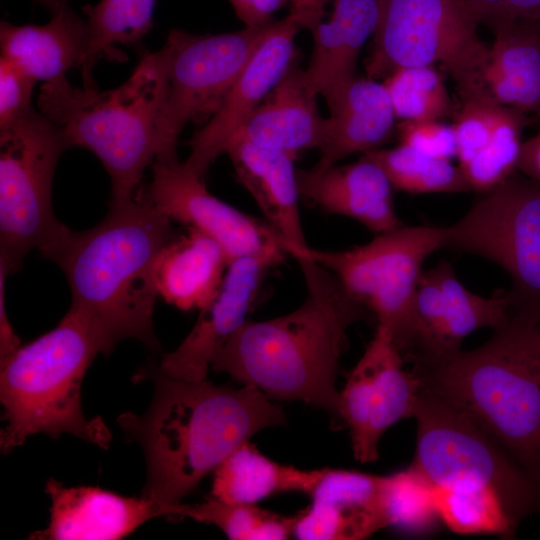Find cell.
<instances>
[{
  "instance_id": "obj_37",
  "label": "cell",
  "mask_w": 540,
  "mask_h": 540,
  "mask_svg": "<svg viewBox=\"0 0 540 540\" xmlns=\"http://www.w3.org/2000/svg\"><path fill=\"white\" fill-rule=\"evenodd\" d=\"M401 145L426 156L449 160L456 158L457 145L452 125L440 120H408L397 126Z\"/></svg>"
},
{
  "instance_id": "obj_9",
  "label": "cell",
  "mask_w": 540,
  "mask_h": 540,
  "mask_svg": "<svg viewBox=\"0 0 540 540\" xmlns=\"http://www.w3.org/2000/svg\"><path fill=\"white\" fill-rule=\"evenodd\" d=\"M378 1L368 78L385 79L399 68L438 63L454 80L459 97L486 89L489 46L460 0Z\"/></svg>"
},
{
  "instance_id": "obj_6",
  "label": "cell",
  "mask_w": 540,
  "mask_h": 540,
  "mask_svg": "<svg viewBox=\"0 0 540 540\" xmlns=\"http://www.w3.org/2000/svg\"><path fill=\"white\" fill-rule=\"evenodd\" d=\"M104 344L88 319L70 307L51 331L20 346L0 364V400L6 425L0 447L8 453L35 434L67 433L107 449L112 434L81 405L84 375Z\"/></svg>"
},
{
  "instance_id": "obj_34",
  "label": "cell",
  "mask_w": 540,
  "mask_h": 540,
  "mask_svg": "<svg viewBox=\"0 0 540 540\" xmlns=\"http://www.w3.org/2000/svg\"><path fill=\"white\" fill-rule=\"evenodd\" d=\"M382 83L396 119L441 121L454 112L443 77L434 66L399 68Z\"/></svg>"
},
{
  "instance_id": "obj_12",
  "label": "cell",
  "mask_w": 540,
  "mask_h": 540,
  "mask_svg": "<svg viewBox=\"0 0 540 540\" xmlns=\"http://www.w3.org/2000/svg\"><path fill=\"white\" fill-rule=\"evenodd\" d=\"M445 227L404 224L347 250L309 247L303 255L332 272L392 338L402 327L425 260L443 249Z\"/></svg>"
},
{
  "instance_id": "obj_24",
  "label": "cell",
  "mask_w": 540,
  "mask_h": 540,
  "mask_svg": "<svg viewBox=\"0 0 540 540\" xmlns=\"http://www.w3.org/2000/svg\"><path fill=\"white\" fill-rule=\"evenodd\" d=\"M326 137L312 167L324 170L355 153L378 149L394 131L395 114L383 83L371 78L350 81L328 104Z\"/></svg>"
},
{
  "instance_id": "obj_45",
  "label": "cell",
  "mask_w": 540,
  "mask_h": 540,
  "mask_svg": "<svg viewBox=\"0 0 540 540\" xmlns=\"http://www.w3.org/2000/svg\"><path fill=\"white\" fill-rule=\"evenodd\" d=\"M539 480H540V476H539Z\"/></svg>"
},
{
  "instance_id": "obj_44",
  "label": "cell",
  "mask_w": 540,
  "mask_h": 540,
  "mask_svg": "<svg viewBox=\"0 0 540 540\" xmlns=\"http://www.w3.org/2000/svg\"><path fill=\"white\" fill-rule=\"evenodd\" d=\"M539 373H540V358H539Z\"/></svg>"
},
{
  "instance_id": "obj_18",
  "label": "cell",
  "mask_w": 540,
  "mask_h": 540,
  "mask_svg": "<svg viewBox=\"0 0 540 540\" xmlns=\"http://www.w3.org/2000/svg\"><path fill=\"white\" fill-rule=\"evenodd\" d=\"M51 499L45 530L31 535L44 540H117L160 516L174 517L175 509L153 499L125 497L98 487H66L55 479L46 483Z\"/></svg>"
},
{
  "instance_id": "obj_31",
  "label": "cell",
  "mask_w": 540,
  "mask_h": 540,
  "mask_svg": "<svg viewBox=\"0 0 540 540\" xmlns=\"http://www.w3.org/2000/svg\"><path fill=\"white\" fill-rule=\"evenodd\" d=\"M385 172L395 190L412 193H462L472 191L459 166L399 144L364 154Z\"/></svg>"
},
{
  "instance_id": "obj_29",
  "label": "cell",
  "mask_w": 540,
  "mask_h": 540,
  "mask_svg": "<svg viewBox=\"0 0 540 540\" xmlns=\"http://www.w3.org/2000/svg\"><path fill=\"white\" fill-rule=\"evenodd\" d=\"M365 351L373 373L370 440L378 450L379 440L391 426L413 417L420 381L412 371L405 370V362L385 326L377 324Z\"/></svg>"
},
{
  "instance_id": "obj_19",
  "label": "cell",
  "mask_w": 540,
  "mask_h": 540,
  "mask_svg": "<svg viewBox=\"0 0 540 540\" xmlns=\"http://www.w3.org/2000/svg\"><path fill=\"white\" fill-rule=\"evenodd\" d=\"M383 476L324 468L312 503L295 515L292 535L301 540H361L386 528Z\"/></svg>"
},
{
  "instance_id": "obj_32",
  "label": "cell",
  "mask_w": 540,
  "mask_h": 540,
  "mask_svg": "<svg viewBox=\"0 0 540 540\" xmlns=\"http://www.w3.org/2000/svg\"><path fill=\"white\" fill-rule=\"evenodd\" d=\"M435 502L440 521L454 533L514 535L516 527L499 497L488 488H435Z\"/></svg>"
},
{
  "instance_id": "obj_36",
  "label": "cell",
  "mask_w": 540,
  "mask_h": 540,
  "mask_svg": "<svg viewBox=\"0 0 540 540\" xmlns=\"http://www.w3.org/2000/svg\"><path fill=\"white\" fill-rule=\"evenodd\" d=\"M372 385V363L364 351L339 397L340 418L349 428L354 456L361 463L373 462L379 457L370 440Z\"/></svg>"
},
{
  "instance_id": "obj_42",
  "label": "cell",
  "mask_w": 540,
  "mask_h": 540,
  "mask_svg": "<svg viewBox=\"0 0 540 540\" xmlns=\"http://www.w3.org/2000/svg\"><path fill=\"white\" fill-rule=\"evenodd\" d=\"M331 0H290L291 13L299 15L306 29L311 30L322 21L325 6Z\"/></svg>"
},
{
  "instance_id": "obj_15",
  "label": "cell",
  "mask_w": 540,
  "mask_h": 540,
  "mask_svg": "<svg viewBox=\"0 0 540 540\" xmlns=\"http://www.w3.org/2000/svg\"><path fill=\"white\" fill-rule=\"evenodd\" d=\"M302 18L289 13L274 21L207 123L189 141L185 162L202 178L226 149L254 110L297 60L295 37L304 29Z\"/></svg>"
},
{
  "instance_id": "obj_38",
  "label": "cell",
  "mask_w": 540,
  "mask_h": 540,
  "mask_svg": "<svg viewBox=\"0 0 540 540\" xmlns=\"http://www.w3.org/2000/svg\"><path fill=\"white\" fill-rule=\"evenodd\" d=\"M476 23L496 30L525 23L540 30V0H460Z\"/></svg>"
},
{
  "instance_id": "obj_4",
  "label": "cell",
  "mask_w": 540,
  "mask_h": 540,
  "mask_svg": "<svg viewBox=\"0 0 540 540\" xmlns=\"http://www.w3.org/2000/svg\"><path fill=\"white\" fill-rule=\"evenodd\" d=\"M539 358L540 318L515 313L478 348L411 371L421 387L469 415L539 480Z\"/></svg>"
},
{
  "instance_id": "obj_26",
  "label": "cell",
  "mask_w": 540,
  "mask_h": 540,
  "mask_svg": "<svg viewBox=\"0 0 540 540\" xmlns=\"http://www.w3.org/2000/svg\"><path fill=\"white\" fill-rule=\"evenodd\" d=\"M162 250L155 271L158 296L183 311L203 309L218 294L230 259L207 234L187 227Z\"/></svg>"
},
{
  "instance_id": "obj_16",
  "label": "cell",
  "mask_w": 540,
  "mask_h": 540,
  "mask_svg": "<svg viewBox=\"0 0 540 540\" xmlns=\"http://www.w3.org/2000/svg\"><path fill=\"white\" fill-rule=\"evenodd\" d=\"M286 255L269 253L232 260L217 296L200 310L179 346L162 356L158 369L178 379L205 380L216 354L246 322L267 271Z\"/></svg>"
},
{
  "instance_id": "obj_35",
  "label": "cell",
  "mask_w": 540,
  "mask_h": 540,
  "mask_svg": "<svg viewBox=\"0 0 540 540\" xmlns=\"http://www.w3.org/2000/svg\"><path fill=\"white\" fill-rule=\"evenodd\" d=\"M381 504L387 527L420 531L430 528L439 516L435 488L415 467L383 476Z\"/></svg>"
},
{
  "instance_id": "obj_40",
  "label": "cell",
  "mask_w": 540,
  "mask_h": 540,
  "mask_svg": "<svg viewBox=\"0 0 540 540\" xmlns=\"http://www.w3.org/2000/svg\"><path fill=\"white\" fill-rule=\"evenodd\" d=\"M245 27L258 28L271 24L274 14L290 0H229Z\"/></svg>"
},
{
  "instance_id": "obj_25",
  "label": "cell",
  "mask_w": 540,
  "mask_h": 540,
  "mask_svg": "<svg viewBox=\"0 0 540 540\" xmlns=\"http://www.w3.org/2000/svg\"><path fill=\"white\" fill-rule=\"evenodd\" d=\"M1 57L18 66L37 82L66 78L80 66L87 51L85 19L67 4L44 25L0 24Z\"/></svg>"
},
{
  "instance_id": "obj_11",
  "label": "cell",
  "mask_w": 540,
  "mask_h": 540,
  "mask_svg": "<svg viewBox=\"0 0 540 540\" xmlns=\"http://www.w3.org/2000/svg\"><path fill=\"white\" fill-rule=\"evenodd\" d=\"M270 25L219 34L170 30L164 44L169 56L168 85L155 159H178L177 143L186 124L214 113Z\"/></svg>"
},
{
  "instance_id": "obj_2",
  "label": "cell",
  "mask_w": 540,
  "mask_h": 540,
  "mask_svg": "<svg viewBox=\"0 0 540 540\" xmlns=\"http://www.w3.org/2000/svg\"><path fill=\"white\" fill-rule=\"evenodd\" d=\"M306 297L293 311L246 322L227 340L211 369L257 387L271 399L299 400L343 424L336 388L348 329L369 310L350 296L338 278L316 261L294 257Z\"/></svg>"
},
{
  "instance_id": "obj_10",
  "label": "cell",
  "mask_w": 540,
  "mask_h": 540,
  "mask_svg": "<svg viewBox=\"0 0 540 540\" xmlns=\"http://www.w3.org/2000/svg\"><path fill=\"white\" fill-rule=\"evenodd\" d=\"M443 249L473 254L510 276L511 315L540 317V183L517 172L445 227Z\"/></svg>"
},
{
  "instance_id": "obj_33",
  "label": "cell",
  "mask_w": 540,
  "mask_h": 540,
  "mask_svg": "<svg viewBox=\"0 0 540 540\" xmlns=\"http://www.w3.org/2000/svg\"><path fill=\"white\" fill-rule=\"evenodd\" d=\"M175 518L215 525L234 540L286 539L292 535L295 523V516H282L256 505L228 503L213 496L195 505L181 503Z\"/></svg>"
},
{
  "instance_id": "obj_3",
  "label": "cell",
  "mask_w": 540,
  "mask_h": 540,
  "mask_svg": "<svg viewBox=\"0 0 540 540\" xmlns=\"http://www.w3.org/2000/svg\"><path fill=\"white\" fill-rule=\"evenodd\" d=\"M171 222L138 195L110 199L105 218L88 230H69L50 259L67 278L70 307L95 328L106 355L124 339L159 348L153 329L155 271L176 236Z\"/></svg>"
},
{
  "instance_id": "obj_21",
  "label": "cell",
  "mask_w": 540,
  "mask_h": 540,
  "mask_svg": "<svg viewBox=\"0 0 540 540\" xmlns=\"http://www.w3.org/2000/svg\"><path fill=\"white\" fill-rule=\"evenodd\" d=\"M225 153L239 182L287 245L289 255L294 258L305 254L310 246L299 210L296 155L262 148L240 138L232 139Z\"/></svg>"
},
{
  "instance_id": "obj_8",
  "label": "cell",
  "mask_w": 540,
  "mask_h": 540,
  "mask_svg": "<svg viewBox=\"0 0 540 540\" xmlns=\"http://www.w3.org/2000/svg\"><path fill=\"white\" fill-rule=\"evenodd\" d=\"M70 146L34 107L0 129V269L11 274L34 249L50 260L69 232L55 216L53 177Z\"/></svg>"
},
{
  "instance_id": "obj_5",
  "label": "cell",
  "mask_w": 540,
  "mask_h": 540,
  "mask_svg": "<svg viewBox=\"0 0 540 540\" xmlns=\"http://www.w3.org/2000/svg\"><path fill=\"white\" fill-rule=\"evenodd\" d=\"M168 61L163 45L145 54L117 88L75 87L66 78L40 88L38 110L61 130L70 148H86L101 161L111 180V199L135 197L157 155Z\"/></svg>"
},
{
  "instance_id": "obj_28",
  "label": "cell",
  "mask_w": 540,
  "mask_h": 540,
  "mask_svg": "<svg viewBox=\"0 0 540 540\" xmlns=\"http://www.w3.org/2000/svg\"><path fill=\"white\" fill-rule=\"evenodd\" d=\"M323 472L324 468L302 470L275 462L246 441L214 470L211 494L224 502L248 505L281 492L310 495Z\"/></svg>"
},
{
  "instance_id": "obj_17",
  "label": "cell",
  "mask_w": 540,
  "mask_h": 540,
  "mask_svg": "<svg viewBox=\"0 0 540 540\" xmlns=\"http://www.w3.org/2000/svg\"><path fill=\"white\" fill-rule=\"evenodd\" d=\"M452 124L458 166L472 191H491L517 170L525 112L499 103L487 89L459 97Z\"/></svg>"
},
{
  "instance_id": "obj_1",
  "label": "cell",
  "mask_w": 540,
  "mask_h": 540,
  "mask_svg": "<svg viewBox=\"0 0 540 540\" xmlns=\"http://www.w3.org/2000/svg\"><path fill=\"white\" fill-rule=\"evenodd\" d=\"M154 398L118 425L141 445L147 462L142 496L175 509L202 479L263 429L286 424L282 408L257 387L215 385L147 370ZM174 514V517H175Z\"/></svg>"
},
{
  "instance_id": "obj_22",
  "label": "cell",
  "mask_w": 540,
  "mask_h": 540,
  "mask_svg": "<svg viewBox=\"0 0 540 540\" xmlns=\"http://www.w3.org/2000/svg\"><path fill=\"white\" fill-rule=\"evenodd\" d=\"M317 97L305 69L295 60L234 138L296 156L302 150L320 149L326 137L327 118L319 112Z\"/></svg>"
},
{
  "instance_id": "obj_39",
  "label": "cell",
  "mask_w": 540,
  "mask_h": 540,
  "mask_svg": "<svg viewBox=\"0 0 540 540\" xmlns=\"http://www.w3.org/2000/svg\"><path fill=\"white\" fill-rule=\"evenodd\" d=\"M37 81L8 59H0V129L6 128L33 108L32 90Z\"/></svg>"
},
{
  "instance_id": "obj_43",
  "label": "cell",
  "mask_w": 540,
  "mask_h": 540,
  "mask_svg": "<svg viewBox=\"0 0 540 540\" xmlns=\"http://www.w3.org/2000/svg\"><path fill=\"white\" fill-rule=\"evenodd\" d=\"M44 7L51 15L56 14L67 5L66 0H33Z\"/></svg>"
},
{
  "instance_id": "obj_30",
  "label": "cell",
  "mask_w": 540,
  "mask_h": 540,
  "mask_svg": "<svg viewBox=\"0 0 540 540\" xmlns=\"http://www.w3.org/2000/svg\"><path fill=\"white\" fill-rule=\"evenodd\" d=\"M156 0H100L84 6L88 34L86 54L81 62L83 84L95 83L92 70L100 59L125 61L116 45L138 43L151 29Z\"/></svg>"
},
{
  "instance_id": "obj_46",
  "label": "cell",
  "mask_w": 540,
  "mask_h": 540,
  "mask_svg": "<svg viewBox=\"0 0 540 540\" xmlns=\"http://www.w3.org/2000/svg\"><path fill=\"white\" fill-rule=\"evenodd\" d=\"M66 1H68V0H66Z\"/></svg>"
},
{
  "instance_id": "obj_13",
  "label": "cell",
  "mask_w": 540,
  "mask_h": 540,
  "mask_svg": "<svg viewBox=\"0 0 540 540\" xmlns=\"http://www.w3.org/2000/svg\"><path fill=\"white\" fill-rule=\"evenodd\" d=\"M510 317L508 292L477 295L460 282L452 264L443 260L422 272L393 341L413 369L430 367L459 353L463 340L472 332L495 330Z\"/></svg>"
},
{
  "instance_id": "obj_20",
  "label": "cell",
  "mask_w": 540,
  "mask_h": 540,
  "mask_svg": "<svg viewBox=\"0 0 540 540\" xmlns=\"http://www.w3.org/2000/svg\"><path fill=\"white\" fill-rule=\"evenodd\" d=\"M296 174L300 197L324 212L351 218L376 235L403 225L395 210V189L365 155L348 165L297 169Z\"/></svg>"
},
{
  "instance_id": "obj_41",
  "label": "cell",
  "mask_w": 540,
  "mask_h": 540,
  "mask_svg": "<svg viewBox=\"0 0 540 540\" xmlns=\"http://www.w3.org/2000/svg\"><path fill=\"white\" fill-rule=\"evenodd\" d=\"M7 276L8 275L5 272L0 271V364L5 362L21 346L19 338L13 332V329L8 321L5 311V304L3 302V283Z\"/></svg>"
},
{
  "instance_id": "obj_7",
  "label": "cell",
  "mask_w": 540,
  "mask_h": 540,
  "mask_svg": "<svg viewBox=\"0 0 540 540\" xmlns=\"http://www.w3.org/2000/svg\"><path fill=\"white\" fill-rule=\"evenodd\" d=\"M413 417L416 449L411 465L435 488H488L516 528L540 512V481L465 412L420 386Z\"/></svg>"
},
{
  "instance_id": "obj_23",
  "label": "cell",
  "mask_w": 540,
  "mask_h": 540,
  "mask_svg": "<svg viewBox=\"0 0 540 540\" xmlns=\"http://www.w3.org/2000/svg\"><path fill=\"white\" fill-rule=\"evenodd\" d=\"M331 1L329 20L311 29L313 49L305 69L310 87L327 104L356 77L358 56L379 17L378 0Z\"/></svg>"
},
{
  "instance_id": "obj_14",
  "label": "cell",
  "mask_w": 540,
  "mask_h": 540,
  "mask_svg": "<svg viewBox=\"0 0 540 540\" xmlns=\"http://www.w3.org/2000/svg\"><path fill=\"white\" fill-rule=\"evenodd\" d=\"M153 177L137 195L170 220L197 229L216 240L230 261L244 256L285 253L288 247L274 229L212 195L185 161L157 160Z\"/></svg>"
},
{
  "instance_id": "obj_27",
  "label": "cell",
  "mask_w": 540,
  "mask_h": 540,
  "mask_svg": "<svg viewBox=\"0 0 540 540\" xmlns=\"http://www.w3.org/2000/svg\"><path fill=\"white\" fill-rule=\"evenodd\" d=\"M493 33L483 75L487 91L520 111L540 109V30L512 23Z\"/></svg>"
}]
</instances>
